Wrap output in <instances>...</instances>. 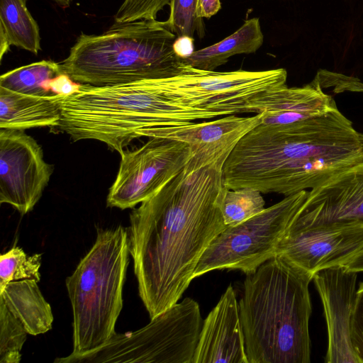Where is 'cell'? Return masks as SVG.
<instances>
[{
    "mask_svg": "<svg viewBox=\"0 0 363 363\" xmlns=\"http://www.w3.org/2000/svg\"><path fill=\"white\" fill-rule=\"evenodd\" d=\"M223 167L184 170L130 216L129 252L150 319L177 303L206 248L227 226L217 203Z\"/></svg>",
    "mask_w": 363,
    "mask_h": 363,
    "instance_id": "1",
    "label": "cell"
},
{
    "mask_svg": "<svg viewBox=\"0 0 363 363\" xmlns=\"http://www.w3.org/2000/svg\"><path fill=\"white\" fill-rule=\"evenodd\" d=\"M363 162V133L337 108L280 129L257 125L223 168L225 187L285 196L314 189Z\"/></svg>",
    "mask_w": 363,
    "mask_h": 363,
    "instance_id": "2",
    "label": "cell"
},
{
    "mask_svg": "<svg viewBox=\"0 0 363 363\" xmlns=\"http://www.w3.org/2000/svg\"><path fill=\"white\" fill-rule=\"evenodd\" d=\"M313 275L274 257L243 284L239 301L249 363H309Z\"/></svg>",
    "mask_w": 363,
    "mask_h": 363,
    "instance_id": "3",
    "label": "cell"
},
{
    "mask_svg": "<svg viewBox=\"0 0 363 363\" xmlns=\"http://www.w3.org/2000/svg\"><path fill=\"white\" fill-rule=\"evenodd\" d=\"M61 118L56 127L74 141L96 140L121 155L132 140L152 138L158 130L218 117L172 102L155 79L96 86L59 96Z\"/></svg>",
    "mask_w": 363,
    "mask_h": 363,
    "instance_id": "4",
    "label": "cell"
},
{
    "mask_svg": "<svg viewBox=\"0 0 363 363\" xmlns=\"http://www.w3.org/2000/svg\"><path fill=\"white\" fill-rule=\"evenodd\" d=\"M177 38L165 21L115 23L99 35L82 33L61 69L74 82L96 86L169 77L186 66L174 50Z\"/></svg>",
    "mask_w": 363,
    "mask_h": 363,
    "instance_id": "5",
    "label": "cell"
},
{
    "mask_svg": "<svg viewBox=\"0 0 363 363\" xmlns=\"http://www.w3.org/2000/svg\"><path fill=\"white\" fill-rule=\"evenodd\" d=\"M128 228L97 229L96 239L65 284L72 309V358L109 342L123 308L128 264Z\"/></svg>",
    "mask_w": 363,
    "mask_h": 363,
    "instance_id": "6",
    "label": "cell"
},
{
    "mask_svg": "<svg viewBox=\"0 0 363 363\" xmlns=\"http://www.w3.org/2000/svg\"><path fill=\"white\" fill-rule=\"evenodd\" d=\"M135 332L116 333L103 347L57 363H193L203 320L199 303L186 297Z\"/></svg>",
    "mask_w": 363,
    "mask_h": 363,
    "instance_id": "7",
    "label": "cell"
},
{
    "mask_svg": "<svg viewBox=\"0 0 363 363\" xmlns=\"http://www.w3.org/2000/svg\"><path fill=\"white\" fill-rule=\"evenodd\" d=\"M308 192L285 196L245 221L227 226L202 255L193 278L216 269H237L250 274L276 257L277 247Z\"/></svg>",
    "mask_w": 363,
    "mask_h": 363,
    "instance_id": "8",
    "label": "cell"
},
{
    "mask_svg": "<svg viewBox=\"0 0 363 363\" xmlns=\"http://www.w3.org/2000/svg\"><path fill=\"white\" fill-rule=\"evenodd\" d=\"M284 68L264 71H207L186 65L176 75L155 79L162 93L181 106L217 116L246 113L249 100L286 84Z\"/></svg>",
    "mask_w": 363,
    "mask_h": 363,
    "instance_id": "9",
    "label": "cell"
},
{
    "mask_svg": "<svg viewBox=\"0 0 363 363\" xmlns=\"http://www.w3.org/2000/svg\"><path fill=\"white\" fill-rule=\"evenodd\" d=\"M121 156L106 204L123 210L151 198L179 174L189 160V148L181 140L152 137L139 148L124 150Z\"/></svg>",
    "mask_w": 363,
    "mask_h": 363,
    "instance_id": "10",
    "label": "cell"
},
{
    "mask_svg": "<svg viewBox=\"0 0 363 363\" xmlns=\"http://www.w3.org/2000/svg\"><path fill=\"white\" fill-rule=\"evenodd\" d=\"M53 172L41 147L24 130H0V203L22 214L40 200Z\"/></svg>",
    "mask_w": 363,
    "mask_h": 363,
    "instance_id": "11",
    "label": "cell"
},
{
    "mask_svg": "<svg viewBox=\"0 0 363 363\" xmlns=\"http://www.w3.org/2000/svg\"><path fill=\"white\" fill-rule=\"evenodd\" d=\"M363 227V162L311 189L291 229Z\"/></svg>",
    "mask_w": 363,
    "mask_h": 363,
    "instance_id": "12",
    "label": "cell"
},
{
    "mask_svg": "<svg viewBox=\"0 0 363 363\" xmlns=\"http://www.w3.org/2000/svg\"><path fill=\"white\" fill-rule=\"evenodd\" d=\"M363 249V227L323 226L288 228L276 256L313 275L345 265Z\"/></svg>",
    "mask_w": 363,
    "mask_h": 363,
    "instance_id": "13",
    "label": "cell"
},
{
    "mask_svg": "<svg viewBox=\"0 0 363 363\" xmlns=\"http://www.w3.org/2000/svg\"><path fill=\"white\" fill-rule=\"evenodd\" d=\"M262 118V113L253 116L231 114L215 121L160 129L152 137L173 138L188 145L189 157L184 169L186 174L213 164L223 168L239 141L259 125Z\"/></svg>",
    "mask_w": 363,
    "mask_h": 363,
    "instance_id": "14",
    "label": "cell"
},
{
    "mask_svg": "<svg viewBox=\"0 0 363 363\" xmlns=\"http://www.w3.org/2000/svg\"><path fill=\"white\" fill-rule=\"evenodd\" d=\"M313 280L321 298L328 329L326 363H359L352 345L350 325L357 272L344 265L315 272Z\"/></svg>",
    "mask_w": 363,
    "mask_h": 363,
    "instance_id": "15",
    "label": "cell"
},
{
    "mask_svg": "<svg viewBox=\"0 0 363 363\" xmlns=\"http://www.w3.org/2000/svg\"><path fill=\"white\" fill-rule=\"evenodd\" d=\"M337 108L333 97L324 92L315 77L302 86L284 85L255 95L247 102L246 113H262L259 125L276 130Z\"/></svg>",
    "mask_w": 363,
    "mask_h": 363,
    "instance_id": "16",
    "label": "cell"
},
{
    "mask_svg": "<svg viewBox=\"0 0 363 363\" xmlns=\"http://www.w3.org/2000/svg\"><path fill=\"white\" fill-rule=\"evenodd\" d=\"M193 363H249L239 303L230 284L203 321Z\"/></svg>",
    "mask_w": 363,
    "mask_h": 363,
    "instance_id": "17",
    "label": "cell"
},
{
    "mask_svg": "<svg viewBox=\"0 0 363 363\" xmlns=\"http://www.w3.org/2000/svg\"><path fill=\"white\" fill-rule=\"evenodd\" d=\"M61 118L59 95L38 96L0 86V128H56Z\"/></svg>",
    "mask_w": 363,
    "mask_h": 363,
    "instance_id": "18",
    "label": "cell"
},
{
    "mask_svg": "<svg viewBox=\"0 0 363 363\" xmlns=\"http://www.w3.org/2000/svg\"><path fill=\"white\" fill-rule=\"evenodd\" d=\"M35 279L12 281L0 290V300L23 325L28 334L38 335L50 330L53 315Z\"/></svg>",
    "mask_w": 363,
    "mask_h": 363,
    "instance_id": "19",
    "label": "cell"
},
{
    "mask_svg": "<svg viewBox=\"0 0 363 363\" xmlns=\"http://www.w3.org/2000/svg\"><path fill=\"white\" fill-rule=\"evenodd\" d=\"M263 43L259 19L254 17L246 20L230 35L212 45L194 51L182 61L194 68L215 71L233 55L255 52Z\"/></svg>",
    "mask_w": 363,
    "mask_h": 363,
    "instance_id": "20",
    "label": "cell"
},
{
    "mask_svg": "<svg viewBox=\"0 0 363 363\" xmlns=\"http://www.w3.org/2000/svg\"><path fill=\"white\" fill-rule=\"evenodd\" d=\"M25 0H0V60L16 46L35 55L41 50L40 28Z\"/></svg>",
    "mask_w": 363,
    "mask_h": 363,
    "instance_id": "21",
    "label": "cell"
},
{
    "mask_svg": "<svg viewBox=\"0 0 363 363\" xmlns=\"http://www.w3.org/2000/svg\"><path fill=\"white\" fill-rule=\"evenodd\" d=\"M62 73L60 63L44 60L2 74L0 86L27 95L54 96L43 88V84Z\"/></svg>",
    "mask_w": 363,
    "mask_h": 363,
    "instance_id": "22",
    "label": "cell"
},
{
    "mask_svg": "<svg viewBox=\"0 0 363 363\" xmlns=\"http://www.w3.org/2000/svg\"><path fill=\"white\" fill-rule=\"evenodd\" d=\"M226 226H234L265 209L262 193L253 188L230 189L223 186L217 199Z\"/></svg>",
    "mask_w": 363,
    "mask_h": 363,
    "instance_id": "23",
    "label": "cell"
},
{
    "mask_svg": "<svg viewBox=\"0 0 363 363\" xmlns=\"http://www.w3.org/2000/svg\"><path fill=\"white\" fill-rule=\"evenodd\" d=\"M41 255L28 256L19 247H13L0 257V290L12 281L40 280Z\"/></svg>",
    "mask_w": 363,
    "mask_h": 363,
    "instance_id": "24",
    "label": "cell"
},
{
    "mask_svg": "<svg viewBox=\"0 0 363 363\" xmlns=\"http://www.w3.org/2000/svg\"><path fill=\"white\" fill-rule=\"evenodd\" d=\"M28 333L0 300V363H18Z\"/></svg>",
    "mask_w": 363,
    "mask_h": 363,
    "instance_id": "25",
    "label": "cell"
},
{
    "mask_svg": "<svg viewBox=\"0 0 363 363\" xmlns=\"http://www.w3.org/2000/svg\"><path fill=\"white\" fill-rule=\"evenodd\" d=\"M197 0H170L169 18L165 21L177 37L194 38L195 32L203 34L202 18L196 16Z\"/></svg>",
    "mask_w": 363,
    "mask_h": 363,
    "instance_id": "26",
    "label": "cell"
},
{
    "mask_svg": "<svg viewBox=\"0 0 363 363\" xmlns=\"http://www.w3.org/2000/svg\"><path fill=\"white\" fill-rule=\"evenodd\" d=\"M170 0H124L114 16L117 23L156 19L157 13L169 5Z\"/></svg>",
    "mask_w": 363,
    "mask_h": 363,
    "instance_id": "27",
    "label": "cell"
},
{
    "mask_svg": "<svg viewBox=\"0 0 363 363\" xmlns=\"http://www.w3.org/2000/svg\"><path fill=\"white\" fill-rule=\"evenodd\" d=\"M350 335L353 350L359 363H363V282L357 290L352 315Z\"/></svg>",
    "mask_w": 363,
    "mask_h": 363,
    "instance_id": "28",
    "label": "cell"
},
{
    "mask_svg": "<svg viewBox=\"0 0 363 363\" xmlns=\"http://www.w3.org/2000/svg\"><path fill=\"white\" fill-rule=\"evenodd\" d=\"M80 84L74 82L67 74L62 73L45 82L43 88L52 95H70L79 89Z\"/></svg>",
    "mask_w": 363,
    "mask_h": 363,
    "instance_id": "29",
    "label": "cell"
},
{
    "mask_svg": "<svg viewBox=\"0 0 363 363\" xmlns=\"http://www.w3.org/2000/svg\"><path fill=\"white\" fill-rule=\"evenodd\" d=\"M221 8L220 0H197L196 16L199 18H209Z\"/></svg>",
    "mask_w": 363,
    "mask_h": 363,
    "instance_id": "30",
    "label": "cell"
},
{
    "mask_svg": "<svg viewBox=\"0 0 363 363\" xmlns=\"http://www.w3.org/2000/svg\"><path fill=\"white\" fill-rule=\"evenodd\" d=\"M194 38L186 36L178 37L174 43V50L177 54L184 58L194 52Z\"/></svg>",
    "mask_w": 363,
    "mask_h": 363,
    "instance_id": "31",
    "label": "cell"
},
{
    "mask_svg": "<svg viewBox=\"0 0 363 363\" xmlns=\"http://www.w3.org/2000/svg\"><path fill=\"white\" fill-rule=\"evenodd\" d=\"M345 91L363 93V82L358 78L350 76L343 84Z\"/></svg>",
    "mask_w": 363,
    "mask_h": 363,
    "instance_id": "32",
    "label": "cell"
},
{
    "mask_svg": "<svg viewBox=\"0 0 363 363\" xmlns=\"http://www.w3.org/2000/svg\"><path fill=\"white\" fill-rule=\"evenodd\" d=\"M357 262L359 269L363 272V249L357 254Z\"/></svg>",
    "mask_w": 363,
    "mask_h": 363,
    "instance_id": "33",
    "label": "cell"
},
{
    "mask_svg": "<svg viewBox=\"0 0 363 363\" xmlns=\"http://www.w3.org/2000/svg\"><path fill=\"white\" fill-rule=\"evenodd\" d=\"M27 1V0H25ZM56 2L62 8H67L70 6L73 0H52Z\"/></svg>",
    "mask_w": 363,
    "mask_h": 363,
    "instance_id": "34",
    "label": "cell"
}]
</instances>
